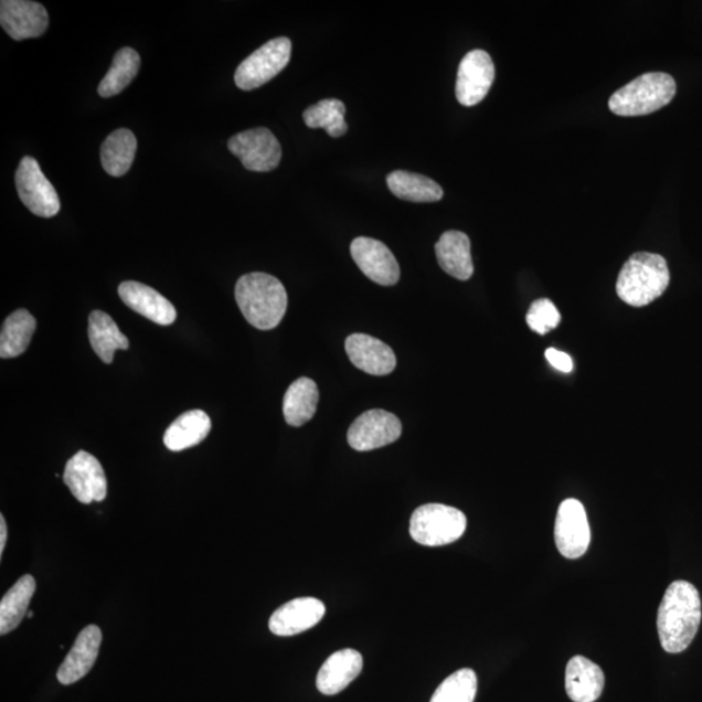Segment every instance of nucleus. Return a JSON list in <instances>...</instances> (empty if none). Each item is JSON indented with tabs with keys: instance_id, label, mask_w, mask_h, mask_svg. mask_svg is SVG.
<instances>
[{
	"instance_id": "1",
	"label": "nucleus",
	"mask_w": 702,
	"mask_h": 702,
	"mask_svg": "<svg viewBox=\"0 0 702 702\" xmlns=\"http://www.w3.org/2000/svg\"><path fill=\"white\" fill-rule=\"evenodd\" d=\"M701 624V598L685 581L670 584L658 608L657 630L668 653H682L691 646Z\"/></svg>"
},
{
	"instance_id": "2",
	"label": "nucleus",
	"mask_w": 702,
	"mask_h": 702,
	"mask_svg": "<svg viewBox=\"0 0 702 702\" xmlns=\"http://www.w3.org/2000/svg\"><path fill=\"white\" fill-rule=\"evenodd\" d=\"M236 301L244 318L260 331H269L281 323L288 309V295L276 277L254 273L240 277Z\"/></svg>"
},
{
	"instance_id": "3",
	"label": "nucleus",
	"mask_w": 702,
	"mask_h": 702,
	"mask_svg": "<svg viewBox=\"0 0 702 702\" xmlns=\"http://www.w3.org/2000/svg\"><path fill=\"white\" fill-rule=\"evenodd\" d=\"M669 284L668 262L661 255L636 253L620 269L617 295L627 305L644 307L660 298Z\"/></svg>"
},
{
	"instance_id": "4",
	"label": "nucleus",
	"mask_w": 702,
	"mask_h": 702,
	"mask_svg": "<svg viewBox=\"0 0 702 702\" xmlns=\"http://www.w3.org/2000/svg\"><path fill=\"white\" fill-rule=\"evenodd\" d=\"M677 94L676 79L668 73H646L611 95L609 108L619 116H642L668 106Z\"/></svg>"
},
{
	"instance_id": "5",
	"label": "nucleus",
	"mask_w": 702,
	"mask_h": 702,
	"mask_svg": "<svg viewBox=\"0 0 702 702\" xmlns=\"http://www.w3.org/2000/svg\"><path fill=\"white\" fill-rule=\"evenodd\" d=\"M467 518L462 511L442 503H427L410 519V535L424 546H443L462 538Z\"/></svg>"
},
{
	"instance_id": "6",
	"label": "nucleus",
	"mask_w": 702,
	"mask_h": 702,
	"mask_svg": "<svg viewBox=\"0 0 702 702\" xmlns=\"http://www.w3.org/2000/svg\"><path fill=\"white\" fill-rule=\"evenodd\" d=\"M290 55V40L285 36L270 40L238 65L234 73V83L241 91L258 89L287 68Z\"/></svg>"
},
{
	"instance_id": "7",
	"label": "nucleus",
	"mask_w": 702,
	"mask_h": 702,
	"mask_svg": "<svg viewBox=\"0 0 702 702\" xmlns=\"http://www.w3.org/2000/svg\"><path fill=\"white\" fill-rule=\"evenodd\" d=\"M14 181L21 202L32 214L49 219L61 211V200L56 190L34 158L21 159Z\"/></svg>"
},
{
	"instance_id": "8",
	"label": "nucleus",
	"mask_w": 702,
	"mask_h": 702,
	"mask_svg": "<svg viewBox=\"0 0 702 702\" xmlns=\"http://www.w3.org/2000/svg\"><path fill=\"white\" fill-rule=\"evenodd\" d=\"M228 149L248 171L269 172L281 162V146L267 128H254L233 136Z\"/></svg>"
},
{
	"instance_id": "9",
	"label": "nucleus",
	"mask_w": 702,
	"mask_h": 702,
	"mask_svg": "<svg viewBox=\"0 0 702 702\" xmlns=\"http://www.w3.org/2000/svg\"><path fill=\"white\" fill-rule=\"evenodd\" d=\"M554 540L563 557L576 560L587 553L591 526L581 501L567 499L560 504L555 518Z\"/></svg>"
},
{
	"instance_id": "10",
	"label": "nucleus",
	"mask_w": 702,
	"mask_h": 702,
	"mask_svg": "<svg viewBox=\"0 0 702 702\" xmlns=\"http://www.w3.org/2000/svg\"><path fill=\"white\" fill-rule=\"evenodd\" d=\"M64 482L82 503L102 502L107 496V478L99 460L91 453L78 451L64 470Z\"/></svg>"
},
{
	"instance_id": "11",
	"label": "nucleus",
	"mask_w": 702,
	"mask_h": 702,
	"mask_svg": "<svg viewBox=\"0 0 702 702\" xmlns=\"http://www.w3.org/2000/svg\"><path fill=\"white\" fill-rule=\"evenodd\" d=\"M402 424L396 415L385 410H370L351 424L348 443L354 450L370 451L397 442Z\"/></svg>"
},
{
	"instance_id": "12",
	"label": "nucleus",
	"mask_w": 702,
	"mask_h": 702,
	"mask_svg": "<svg viewBox=\"0 0 702 702\" xmlns=\"http://www.w3.org/2000/svg\"><path fill=\"white\" fill-rule=\"evenodd\" d=\"M492 57L485 50H472L459 64L456 95L460 105L472 107L487 97L494 82Z\"/></svg>"
},
{
	"instance_id": "13",
	"label": "nucleus",
	"mask_w": 702,
	"mask_h": 702,
	"mask_svg": "<svg viewBox=\"0 0 702 702\" xmlns=\"http://www.w3.org/2000/svg\"><path fill=\"white\" fill-rule=\"evenodd\" d=\"M351 257L370 280L392 287L400 280V266L393 253L382 241L358 237L350 245Z\"/></svg>"
},
{
	"instance_id": "14",
	"label": "nucleus",
	"mask_w": 702,
	"mask_h": 702,
	"mask_svg": "<svg viewBox=\"0 0 702 702\" xmlns=\"http://www.w3.org/2000/svg\"><path fill=\"white\" fill-rule=\"evenodd\" d=\"M0 24L14 41L39 39L47 31L49 13L45 7L31 0H3Z\"/></svg>"
},
{
	"instance_id": "15",
	"label": "nucleus",
	"mask_w": 702,
	"mask_h": 702,
	"mask_svg": "<svg viewBox=\"0 0 702 702\" xmlns=\"http://www.w3.org/2000/svg\"><path fill=\"white\" fill-rule=\"evenodd\" d=\"M326 614V606L318 598L291 599L269 618V631L276 636H295L316 627Z\"/></svg>"
},
{
	"instance_id": "16",
	"label": "nucleus",
	"mask_w": 702,
	"mask_h": 702,
	"mask_svg": "<svg viewBox=\"0 0 702 702\" xmlns=\"http://www.w3.org/2000/svg\"><path fill=\"white\" fill-rule=\"evenodd\" d=\"M345 349L351 363L365 374L385 376L396 369L397 360L392 348L369 334L349 336Z\"/></svg>"
},
{
	"instance_id": "17",
	"label": "nucleus",
	"mask_w": 702,
	"mask_h": 702,
	"mask_svg": "<svg viewBox=\"0 0 702 702\" xmlns=\"http://www.w3.org/2000/svg\"><path fill=\"white\" fill-rule=\"evenodd\" d=\"M119 296L129 309L140 313L159 326H171L178 318L174 306L159 291L142 283L124 281Z\"/></svg>"
},
{
	"instance_id": "18",
	"label": "nucleus",
	"mask_w": 702,
	"mask_h": 702,
	"mask_svg": "<svg viewBox=\"0 0 702 702\" xmlns=\"http://www.w3.org/2000/svg\"><path fill=\"white\" fill-rule=\"evenodd\" d=\"M102 642V631L98 626H87L78 634L75 644L61 669L57 670V680L64 685H70L83 679L97 661Z\"/></svg>"
},
{
	"instance_id": "19",
	"label": "nucleus",
	"mask_w": 702,
	"mask_h": 702,
	"mask_svg": "<svg viewBox=\"0 0 702 702\" xmlns=\"http://www.w3.org/2000/svg\"><path fill=\"white\" fill-rule=\"evenodd\" d=\"M363 669V657L354 649H342L328 657L317 677L319 692L333 696L353 682Z\"/></svg>"
},
{
	"instance_id": "20",
	"label": "nucleus",
	"mask_w": 702,
	"mask_h": 702,
	"mask_svg": "<svg viewBox=\"0 0 702 702\" xmlns=\"http://www.w3.org/2000/svg\"><path fill=\"white\" fill-rule=\"evenodd\" d=\"M438 265L446 274L460 281L474 275L471 243L467 234L458 231L445 232L435 246Z\"/></svg>"
},
{
	"instance_id": "21",
	"label": "nucleus",
	"mask_w": 702,
	"mask_h": 702,
	"mask_svg": "<svg viewBox=\"0 0 702 702\" xmlns=\"http://www.w3.org/2000/svg\"><path fill=\"white\" fill-rule=\"evenodd\" d=\"M602 668L583 656H575L566 668V692L574 702H595L604 691Z\"/></svg>"
},
{
	"instance_id": "22",
	"label": "nucleus",
	"mask_w": 702,
	"mask_h": 702,
	"mask_svg": "<svg viewBox=\"0 0 702 702\" xmlns=\"http://www.w3.org/2000/svg\"><path fill=\"white\" fill-rule=\"evenodd\" d=\"M211 430L210 416L202 410H190L176 419L164 434V445L171 451L193 448L206 438Z\"/></svg>"
},
{
	"instance_id": "23",
	"label": "nucleus",
	"mask_w": 702,
	"mask_h": 702,
	"mask_svg": "<svg viewBox=\"0 0 702 702\" xmlns=\"http://www.w3.org/2000/svg\"><path fill=\"white\" fill-rule=\"evenodd\" d=\"M319 404V390L313 380L301 377L296 380L284 396V418L289 426L301 427L316 415Z\"/></svg>"
},
{
	"instance_id": "24",
	"label": "nucleus",
	"mask_w": 702,
	"mask_h": 702,
	"mask_svg": "<svg viewBox=\"0 0 702 702\" xmlns=\"http://www.w3.org/2000/svg\"><path fill=\"white\" fill-rule=\"evenodd\" d=\"M92 348L102 361L111 364L116 350H127L129 340L123 334L115 320L108 313L95 310L89 317V329H87Z\"/></svg>"
},
{
	"instance_id": "25",
	"label": "nucleus",
	"mask_w": 702,
	"mask_h": 702,
	"mask_svg": "<svg viewBox=\"0 0 702 702\" xmlns=\"http://www.w3.org/2000/svg\"><path fill=\"white\" fill-rule=\"evenodd\" d=\"M386 184L394 195L408 202H437L444 196V190L436 181L418 173L407 171L391 172L387 174Z\"/></svg>"
},
{
	"instance_id": "26",
	"label": "nucleus",
	"mask_w": 702,
	"mask_h": 702,
	"mask_svg": "<svg viewBox=\"0 0 702 702\" xmlns=\"http://www.w3.org/2000/svg\"><path fill=\"white\" fill-rule=\"evenodd\" d=\"M136 151L137 138L134 131L126 128L117 129L102 145V166L113 178H121L134 164Z\"/></svg>"
},
{
	"instance_id": "27",
	"label": "nucleus",
	"mask_w": 702,
	"mask_h": 702,
	"mask_svg": "<svg viewBox=\"0 0 702 702\" xmlns=\"http://www.w3.org/2000/svg\"><path fill=\"white\" fill-rule=\"evenodd\" d=\"M35 581L32 575H24L14 583L0 603V635L10 634L20 626L28 616L26 611L35 592Z\"/></svg>"
},
{
	"instance_id": "28",
	"label": "nucleus",
	"mask_w": 702,
	"mask_h": 702,
	"mask_svg": "<svg viewBox=\"0 0 702 702\" xmlns=\"http://www.w3.org/2000/svg\"><path fill=\"white\" fill-rule=\"evenodd\" d=\"M36 329V320L31 312L18 310L4 320L0 332V358L10 360L24 354Z\"/></svg>"
},
{
	"instance_id": "29",
	"label": "nucleus",
	"mask_w": 702,
	"mask_h": 702,
	"mask_svg": "<svg viewBox=\"0 0 702 702\" xmlns=\"http://www.w3.org/2000/svg\"><path fill=\"white\" fill-rule=\"evenodd\" d=\"M141 68V57L137 51L124 47L117 51L111 67L98 86L102 98H111L120 94L137 76Z\"/></svg>"
},
{
	"instance_id": "30",
	"label": "nucleus",
	"mask_w": 702,
	"mask_h": 702,
	"mask_svg": "<svg viewBox=\"0 0 702 702\" xmlns=\"http://www.w3.org/2000/svg\"><path fill=\"white\" fill-rule=\"evenodd\" d=\"M347 107L339 99H325L305 109L304 120L311 129H326L331 137L338 138L347 134Z\"/></svg>"
},
{
	"instance_id": "31",
	"label": "nucleus",
	"mask_w": 702,
	"mask_h": 702,
	"mask_svg": "<svg viewBox=\"0 0 702 702\" xmlns=\"http://www.w3.org/2000/svg\"><path fill=\"white\" fill-rule=\"evenodd\" d=\"M478 692V677L471 669H460L438 685L430 702H474Z\"/></svg>"
},
{
	"instance_id": "32",
	"label": "nucleus",
	"mask_w": 702,
	"mask_h": 702,
	"mask_svg": "<svg viewBox=\"0 0 702 702\" xmlns=\"http://www.w3.org/2000/svg\"><path fill=\"white\" fill-rule=\"evenodd\" d=\"M525 321L533 332L546 334L560 326L561 313L551 299L540 298L531 305Z\"/></svg>"
},
{
	"instance_id": "33",
	"label": "nucleus",
	"mask_w": 702,
	"mask_h": 702,
	"mask_svg": "<svg viewBox=\"0 0 702 702\" xmlns=\"http://www.w3.org/2000/svg\"><path fill=\"white\" fill-rule=\"evenodd\" d=\"M545 357L547 362H550L555 370L562 372H572L574 369V363L572 357L567 353H563V351L550 348L545 351Z\"/></svg>"
},
{
	"instance_id": "34",
	"label": "nucleus",
	"mask_w": 702,
	"mask_h": 702,
	"mask_svg": "<svg viewBox=\"0 0 702 702\" xmlns=\"http://www.w3.org/2000/svg\"><path fill=\"white\" fill-rule=\"evenodd\" d=\"M7 536H9V532H7L6 519L3 515H0V557H2L4 553Z\"/></svg>"
},
{
	"instance_id": "35",
	"label": "nucleus",
	"mask_w": 702,
	"mask_h": 702,
	"mask_svg": "<svg viewBox=\"0 0 702 702\" xmlns=\"http://www.w3.org/2000/svg\"><path fill=\"white\" fill-rule=\"evenodd\" d=\"M28 618H33V613L32 611H28Z\"/></svg>"
}]
</instances>
